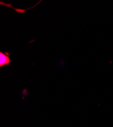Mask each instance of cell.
<instances>
[{"label":"cell","instance_id":"6da1fadb","mask_svg":"<svg viewBox=\"0 0 113 127\" xmlns=\"http://www.w3.org/2000/svg\"><path fill=\"white\" fill-rule=\"evenodd\" d=\"M6 54H4L2 51L0 52V67L4 66H8L11 62L9 56Z\"/></svg>","mask_w":113,"mask_h":127}]
</instances>
